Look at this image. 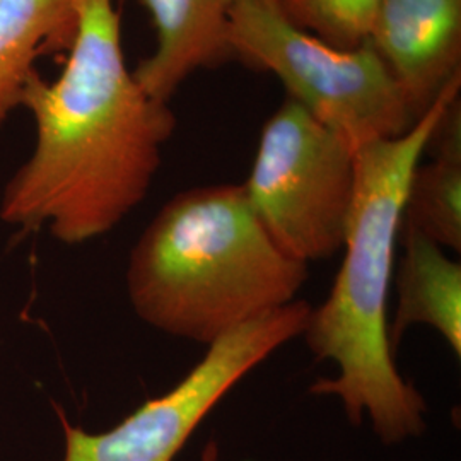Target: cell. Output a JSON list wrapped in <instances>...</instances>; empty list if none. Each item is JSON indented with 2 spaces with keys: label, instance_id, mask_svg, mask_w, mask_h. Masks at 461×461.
Wrapping results in <instances>:
<instances>
[{
  "label": "cell",
  "instance_id": "cell-1",
  "mask_svg": "<svg viewBox=\"0 0 461 461\" xmlns=\"http://www.w3.org/2000/svg\"><path fill=\"white\" fill-rule=\"evenodd\" d=\"M77 5L62 74L47 83L36 72L24 87L36 144L0 198L2 222L47 228L64 245L108 234L142 203L176 129L169 103L148 96L125 62L115 0Z\"/></svg>",
  "mask_w": 461,
  "mask_h": 461
},
{
  "label": "cell",
  "instance_id": "cell-2",
  "mask_svg": "<svg viewBox=\"0 0 461 461\" xmlns=\"http://www.w3.org/2000/svg\"><path fill=\"white\" fill-rule=\"evenodd\" d=\"M460 91L458 74L409 132L354 150L346 257L327 301L312 310L303 333L318 363L337 366V375L316 379L310 393L339 398L354 426L367 417L384 445L426 430L428 403L400 375L390 346L388 296L413 173Z\"/></svg>",
  "mask_w": 461,
  "mask_h": 461
},
{
  "label": "cell",
  "instance_id": "cell-3",
  "mask_svg": "<svg viewBox=\"0 0 461 461\" xmlns=\"http://www.w3.org/2000/svg\"><path fill=\"white\" fill-rule=\"evenodd\" d=\"M308 265L282 251L243 185L176 194L133 245L127 293L135 314L166 335L211 346L296 301Z\"/></svg>",
  "mask_w": 461,
  "mask_h": 461
},
{
  "label": "cell",
  "instance_id": "cell-4",
  "mask_svg": "<svg viewBox=\"0 0 461 461\" xmlns=\"http://www.w3.org/2000/svg\"><path fill=\"white\" fill-rule=\"evenodd\" d=\"M234 59L279 77L310 115L352 150L409 132L420 116L369 41L337 49L297 28L274 0H238L230 19Z\"/></svg>",
  "mask_w": 461,
  "mask_h": 461
},
{
  "label": "cell",
  "instance_id": "cell-5",
  "mask_svg": "<svg viewBox=\"0 0 461 461\" xmlns=\"http://www.w3.org/2000/svg\"><path fill=\"white\" fill-rule=\"evenodd\" d=\"M276 245L303 264L327 260L346 243L354 150L296 101L265 123L243 185Z\"/></svg>",
  "mask_w": 461,
  "mask_h": 461
},
{
  "label": "cell",
  "instance_id": "cell-6",
  "mask_svg": "<svg viewBox=\"0 0 461 461\" xmlns=\"http://www.w3.org/2000/svg\"><path fill=\"white\" fill-rule=\"evenodd\" d=\"M313 306L294 301L232 330L165 395L149 398L115 428L87 432L57 409L64 430L62 461H175L203 419L280 347L303 337Z\"/></svg>",
  "mask_w": 461,
  "mask_h": 461
},
{
  "label": "cell",
  "instance_id": "cell-7",
  "mask_svg": "<svg viewBox=\"0 0 461 461\" xmlns=\"http://www.w3.org/2000/svg\"><path fill=\"white\" fill-rule=\"evenodd\" d=\"M367 41L422 116L461 74V0H383Z\"/></svg>",
  "mask_w": 461,
  "mask_h": 461
},
{
  "label": "cell",
  "instance_id": "cell-8",
  "mask_svg": "<svg viewBox=\"0 0 461 461\" xmlns=\"http://www.w3.org/2000/svg\"><path fill=\"white\" fill-rule=\"evenodd\" d=\"M238 0H140L156 30V50L132 70L150 98L169 103L192 74L234 59L230 19Z\"/></svg>",
  "mask_w": 461,
  "mask_h": 461
},
{
  "label": "cell",
  "instance_id": "cell-9",
  "mask_svg": "<svg viewBox=\"0 0 461 461\" xmlns=\"http://www.w3.org/2000/svg\"><path fill=\"white\" fill-rule=\"evenodd\" d=\"M402 258L396 268L398 306L388 339L395 352L412 325L436 330L453 354L461 356V265L424 234L402 226Z\"/></svg>",
  "mask_w": 461,
  "mask_h": 461
},
{
  "label": "cell",
  "instance_id": "cell-10",
  "mask_svg": "<svg viewBox=\"0 0 461 461\" xmlns=\"http://www.w3.org/2000/svg\"><path fill=\"white\" fill-rule=\"evenodd\" d=\"M77 30V0H0V127L21 108L36 62L68 53Z\"/></svg>",
  "mask_w": 461,
  "mask_h": 461
},
{
  "label": "cell",
  "instance_id": "cell-11",
  "mask_svg": "<svg viewBox=\"0 0 461 461\" xmlns=\"http://www.w3.org/2000/svg\"><path fill=\"white\" fill-rule=\"evenodd\" d=\"M456 99L432 133V161L413 173L402 226L441 248L461 249V110Z\"/></svg>",
  "mask_w": 461,
  "mask_h": 461
},
{
  "label": "cell",
  "instance_id": "cell-12",
  "mask_svg": "<svg viewBox=\"0 0 461 461\" xmlns=\"http://www.w3.org/2000/svg\"><path fill=\"white\" fill-rule=\"evenodd\" d=\"M383 0H277L284 16L337 49L367 41Z\"/></svg>",
  "mask_w": 461,
  "mask_h": 461
},
{
  "label": "cell",
  "instance_id": "cell-13",
  "mask_svg": "<svg viewBox=\"0 0 461 461\" xmlns=\"http://www.w3.org/2000/svg\"><path fill=\"white\" fill-rule=\"evenodd\" d=\"M217 458H219V449H217V445H215L214 441H211L209 445L203 447L200 461H217Z\"/></svg>",
  "mask_w": 461,
  "mask_h": 461
},
{
  "label": "cell",
  "instance_id": "cell-14",
  "mask_svg": "<svg viewBox=\"0 0 461 461\" xmlns=\"http://www.w3.org/2000/svg\"><path fill=\"white\" fill-rule=\"evenodd\" d=\"M274 2H277V0H274Z\"/></svg>",
  "mask_w": 461,
  "mask_h": 461
}]
</instances>
